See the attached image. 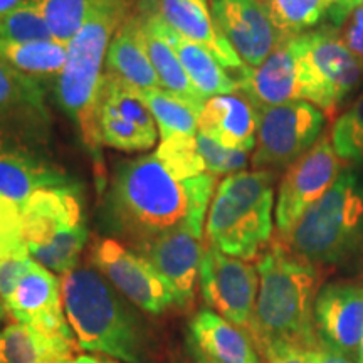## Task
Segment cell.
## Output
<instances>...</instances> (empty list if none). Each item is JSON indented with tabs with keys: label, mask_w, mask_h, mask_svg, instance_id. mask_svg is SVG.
<instances>
[{
	"label": "cell",
	"mask_w": 363,
	"mask_h": 363,
	"mask_svg": "<svg viewBox=\"0 0 363 363\" xmlns=\"http://www.w3.org/2000/svg\"><path fill=\"white\" fill-rule=\"evenodd\" d=\"M216 184L211 174L179 177L157 152L123 160L104 195L101 229L135 251L175 230L202 238Z\"/></svg>",
	"instance_id": "obj_1"
},
{
	"label": "cell",
	"mask_w": 363,
	"mask_h": 363,
	"mask_svg": "<svg viewBox=\"0 0 363 363\" xmlns=\"http://www.w3.org/2000/svg\"><path fill=\"white\" fill-rule=\"evenodd\" d=\"M61 296L81 350L123 363H155V338L148 325L93 266L66 272Z\"/></svg>",
	"instance_id": "obj_2"
},
{
	"label": "cell",
	"mask_w": 363,
	"mask_h": 363,
	"mask_svg": "<svg viewBox=\"0 0 363 363\" xmlns=\"http://www.w3.org/2000/svg\"><path fill=\"white\" fill-rule=\"evenodd\" d=\"M259 291L249 326L257 350L284 343L299 350L320 345L315 303L323 286V271L301 259L283 240H272L257 257Z\"/></svg>",
	"instance_id": "obj_3"
},
{
	"label": "cell",
	"mask_w": 363,
	"mask_h": 363,
	"mask_svg": "<svg viewBox=\"0 0 363 363\" xmlns=\"http://www.w3.org/2000/svg\"><path fill=\"white\" fill-rule=\"evenodd\" d=\"M281 240L323 272L358 259L363 254V169L345 167Z\"/></svg>",
	"instance_id": "obj_4"
},
{
	"label": "cell",
	"mask_w": 363,
	"mask_h": 363,
	"mask_svg": "<svg viewBox=\"0 0 363 363\" xmlns=\"http://www.w3.org/2000/svg\"><path fill=\"white\" fill-rule=\"evenodd\" d=\"M276 177L271 170L227 175L208 207L207 242L242 261L259 257L272 238Z\"/></svg>",
	"instance_id": "obj_5"
},
{
	"label": "cell",
	"mask_w": 363,
	"mask_h": 363,
	"mask_svg": "<svg viewBox=\"0 0 363 363\" xmlns=\"http://www.w3.org/2000/svg\"><path fill=\"white\" fill-rule=\"evenodd\" d=\"M136 0H121L99 11L67 44V61L57 78V101L66 115L78 125L86 147L101 172V152L96 140L94 111L99 86L103 81V62L113 35L133 11Z\"/></svg>",
	"instance_id": "obj_6"
},
{
	"label": "cell",
	"mask_w": 363,
	"mask_h": 363,
	"mask_svg": "<svg viewBox=\"0 0 363 363\" xmlns=\"http://www.w3.org/2000/svg\"><path fill=\"white\" fill-rule=\"evenodd\" d=\"M21 214L27 251L35 262L61 276L79 266L89 239L79 185L39 190Z\"/></svg>",
	"instance_id": "obj_7"
},
{
	"label": "cell",
	"mask_w": 363,
	"mask_h": 363,
	"mask_svg": "<svg viewBox=\"0 0 363 363\" xmlns=\"http://www.w3.org/2000/svg\"><path fill=\"white\" fill-rule=\"evenodd\" d=\"M257 140L251 165L254 170L291 167L315 147L323 135L325 113L308 101H291L261 108Z\"/></svg>",
	"instance_id": "obj_8"
},
{
	"label": "cell",
	"mask_w": 363,
	"mask_h": 363,
	"mask_svg": "<svg viewBox=\"0 0 363 363\" xmlns=\"http://www.w3.org/2000/svg\"><path fill=\"white\" fill-rule=\"evenodd\" d=\"M238 81L240 93L257 110L291 101L321 106L320 93L303 57L298 35L284 38L261 66L247 67Z\"/></svg>",
	"instance_id": "obj_9"
},
{
	"label": "cell",
	"mask_w": 363,
	"mask_h": 363,
	"mask_svg": "<svg viewBox=\"0 0 363 363\" xmlns=\"http://www.w3.org/2000/svg\"><path fill=\"white\" fill-rule=\"evenodd\" d=\"M91 262L104 279L140 311L163 315L175 306L170 288L147 257L111 238H99L91 247Z\"/></svg>",
	"instance_id": "obj_10"
},
{
	"label": "cell",
	"mask_w": 363,
	"mask_h": 363,
	"mask_svg": "<svg viewBox=\"0 0 363 363\" xmlns=\"http://www.w3.org/2000/svg\"><path fill=\"white\" fill-rule=\"evenodd\" d=\"M199 286L208 310L249 331L259 291L256 266L227 256L207 242L199 271Z\"/></svg>",
	"instance_id": "obj_11"
},
{
	"label": "cell",
	"mask_w": 363,
	"mask_h": 363,
	"mask_svg": "<svg viewBox=\"0 0 363 363\" xmlns=\"http://www.w3.org/2000/svg\"><path fill=\"white\" fill-rule=\"evenodd\" d=\"M345 169L330 135H321L310 152L298 158L279 182L274 219L279 239L293 230L303 214L326 194Z\"/></svg>",
	"instance_id": "obj_12"
},
{
	"label": "cell",
	"mask_w": 363,
	"mask_h": 363,
	"mask_svg": "<svg viewBox=\"0 0 363 363\" xmlns=\"http://www.w3.org/2000/svg\"><path fill=\"white\" fill-rule=\"evenodd\" d=\"M94 126L99 147L143 152L157 142L155 118L135 89L104 72L99 86Z\"/></svg>",
	"instance_id": "obj_13"
},
{
	"label": "cell",
	"mask_w": 363,
	"mask_h": 363,
	"mask_svg": "<svg viewBox=\"0 0 363 363\" xmlns=\"http://www.w3.org/2000/svg\"><path fill=\"white\" fill-rule=\"evenodd\" d=\"M51 111L40 81L0 57V142L39 150L49 143Z\"/></svg>",
	"instance_id": "obj_14"
},
{
	"label": "cell",
	"mask_w": 363,
	"mask_h": 363,
	"mask_svg": "<svg viewBox=\"0 0 363 363\" xmlns=\"http://www.w3.org/2000/svg\"><path fill=\"white\" fill-rule=\"evenodd\" d=\"M311 78L321 98V111L333 113L363 79V61L340 38L338 27L321 24L298 35Z\"/></svg>",
	"instance_id": "obj_15"
},
{
	"label": "cell",
	"mask_w": 363,
	"mask_h": 363,
	"mask_svg": "<svg viewBox=\"0 0 363 363\" xmlns=\"http://www.w3.org/2000/svg\"><path fill=\"white\" fill-rule=\"evenodd\" d=\"M6 308L19 323L30 326L54 343L78 350V342L62 308L61 281L39 262L33 259L21 276Z\"/></svg>",
	"instance_id": "obj_16"
},
{
	"label": "cell",
	"mask_w": 363,
	"mask_h": 363,
	"mask_svg": "<svg viewBox=\"0 0 363 363\" xmlns=\"http://www.w3.org/2000/svg\"><path fill=\"white\" fill-rule=\"evenodd\" d=\"M315 326L321 345L357 360L363 337V279L321 286L315 303Z\"/></svg>",
	"instance_id": "obj_17"
},
{
	"label": "cell",
	"mask_w": 363,
	"mask_h": 363,
	"mask_svg": "<svg viewBox=\"0 0 363 363\" xmlns=\"http://www.w3.org/2000/svg\"><path fill=\"white\" fill-rule=\"evenodd\" d=\"M212 17L247 67H257L284 39L261 0H212Z\"/></svg>",
	"instance_id": "obj_18"
},
{
	"label": "cell",
	"mask_w": 363,
	"mask_h": 363,
	"mask_svg": "<svg viewBox=\"0 0 363 363\" xmlns=\"http://www.w3.org/2000/svg\"><path fill=\"white\" fill-rule=\"evenodd\" d=\"M136 7L155 16L190 43L206 48L225 69L238 72L239 78L247 69L217 27L207 0H136Z\"/></svg>",
	"instance_id": "obj_19"
},
{
	"label": "cell",
	"mask_w": 363,
	"mask_h": 363,
	"mask_svg": "<svg viewBox=\"0 0 363 363\" xmlns=\"http://www.w3.org/2000/svg\"><path fill=\"white\" fill-rule=\"evenodd\" d=\"M203 247L206 246H202V238L190 230H175L136 251L152 262L169 286L175 306L190 310L195 301Z\"/></svg>",
	"instance_id": "obj_20"
},
{
	"label": "cell",
	"mask_w": 363,
	"mask_h": 363,
	"mask_svg": "<svg viewBox=\"0 0 363 363\" xmlns=\"http://www.w3.org/2000/svg\"><path fill=\"white\" fill-rule=\"evenodd\" d=\"M74 185L65 169L38 150L0 142V195L19 207L39 190Z\"/></svg>",
	"instance_id": "obj_21"
},
{
	"label": "cell",
	"mask_w": 363,
	"mask_h": 363,
	"mask_svg": "<svg viewBox=\"0 0 363 363\" xmlns=\"http://www.w3.org/2000/svg\"><path fill=\"white\" fill-rule=\"evenodd\" d=\"M189 348L202 363H261V353L247 330L212 310H199L189 323Z\"/></svg>",
	"instance_id": "obj_22"
},
{
	"label": "cell",
	"mask_w": 363,
	"mask_h": 363,
	"mask_svg": "<svg viewBox=\"0 0 363 363\" xmlns=\"http://www.w3.org/2000/svg\"><path fill=\"white\" fill-rule=\"evenodd\" d=\"M259 111L240 91L207 99L197 118V130L222 147L252 152Z\"/></svg>",
	"instance_id": "obj_23"
},
{
	"label": "cell",
	"mask_w": 363,
	"mask_h": 363,
	"mask_svg": "<svg viewBox=\"0 0 363 363\" xmlns=\"http://www.w3.org/2000/svg\"><path fill=\"white\" fill-rule=\"evenodd\" d=\"M106 72L128 84L136 93H147L160 89V81L147 51L142 38V21L133 11L113 35L106 52Z\"/></svg>",
	"instance_id": "obj_24"
},
{
	"label": "cell",
	"mask_w": 363,
	"mask_h": 363,
	"mask_svg": "<svg viewBox=\"0 0 363 363\" xmlns=\"http://www.w3.org/2000/svg\"><path fill=\"white\" fill-rule=\"evenodd\" d=\"M135 12L138 13L140 21H142V38L145 51H147L150 62H152L153 69L157 72L162 89L169 91L174 96L182 99L199 116L207 99L195 89L187 71L184 69L179 56L175 54L174 48L165 39V35L162 34L160 26H158L155 17L152 13L136 7V4Z\"/></svg>",
	"instance_id": "obj_25"
},
{
	"label": "cell",
	"mask_w": 363,
	"mask_h": 363,
	"mask_svg": "<svg viewBox=\"0 0 363 363\" xmlns=\"http://www.w3.org/2000/svg\"><path fill=\"white\" fill-rule=\"evenodd\" d=\"M157 22L158 26H160L162 34L165 35V39L169 40L172 48H174L175 54L179 56L184 69L187 71L189 78L195 86V89H197L203 98L211 99L214 96H222V94L238 93L239 81L234 79L233 76L227 72L225 67L212 56V52H208L206 48H202V45L190 43V40L182 38V35L174 33V30H170L167 26H163L158 19Z\"/></svg>",
	"instance_id": "obj_26"
},
{
	"label": "cell",
	"mask_w": 363,
	"mask_h": 363,
	"mask_svg": "<svg viewBox=\"0 0 363 363\" xmlns=\"http://www.w3.org/2000/svg\"><path fill=\"white\" fill-rule=\"evenodd\" d=\"M72 355V348L51 342L19 321L0 330V363H66Z\"/></svg>",
	"instance_id": "obj_27"
},
{
	"label": "cell",
	"mask_w": 363,
	"mask_h": 363,
	"mask_svg": "<svg viewBox=\"0 0 363 363\" xmlns=\"http://www.w3.org/2000/svg\"><path fill=\"white\" fill-rule=\"evenodd\" d=\"M0 57L13 69L38 81L59 78L67 61V44L56 39L35 43L0 40Z\"/></svg>",
	"instance_id": "obj_28"
},
{
	"label": "cell",
	"mask_w": 363,
	"mask_h": 363,
	"mask_svg": "<svg viewBox=\"0 0 363 363\" xmlns=\"http://www.w3.org/2000/svg\"><path fill=\"white\" fill-rule=\"evenodd\" d=\"M116 2L121 0H39L52 39L62 44H69L86 22Z\"/></svg>",
	"instance_id": "obj_29"
},
{
	"label": "cell",
	"mask_w": 363,
	"mask_h": 363,
	"mask_svg": "<svg viewBox=\"0 0 363 363\" xmlns=\"http://www.w3.org/2000/svg\"><path fill=\"white\" fill-rule=\"evenodd\" d=\"M284 38L315 29L337 0H261Z\"/></svg>",
	"instance_id": "obj_30"
},
{
	"label": "cell",
	"mask_w": 363,
	"mask_h": 363,
	"mask_svg": "<svg viewBox=\"0 0 363 363\" xmlns=\"http://www.w3.org/2000/svg\"><path fill=\"white\" fill-rule=\"evenodd\" d=\"M150 113L155 118L160 140L175 135H197V115L182 99L165 89H152L147 93H138Z\"/></svg>",
	"instance_id": "obj_31"
},
{
	"label": "cell",
	"mask_w": 363,
	"mask_h": 363,
	"mask_svg": "<svg viewBox=\"0 0 363 363\" xmlns=\"http://www.w3.org/2000/svg\"><path fill=\"white\" fill-rule=\"evenodd\" d=\"M52 39L39 0H24L0 22V40L35 43Z\"/></svg>",
	"instance_id": "obj_32"
},
{
	"label": "cell",
	"mask_w": 363,
	"mask_h": 363,
	"mask_svg": "<svg viewBox=\"0 0 363 363\" xmlns=\"http://www.w3.org/2000/svg\"><path fill=\"white\" fill-rule=\"evenodd\" d=\"M197 150L201 153L203 163H206L207 174L211 175H233L238 172L246 170L249 163V153L242 150H233L222 147L220 143L214 142L201 131L195 136Z\"/></svg>",
	"instance_id": "obj_33"
},
{
	"label": "cell",
	"mask_w": 363,
	"mask_h": 363,
	"mask_svg": "<svg viewBox=\"0 0 363 363\" xmlns=\"http://www.w3.org/2000/svg\"><path fill=\"white\" fill-rule=\"evenodd\" d=\"M27 254L21 207L0 195V259Z\"/></svg>",
	"instance_id": "obj_34"
},
{
	"label": "cell",
	"mask_w": 363,
	"mask_h": 363,
	"mask_svg": "<svg viewBox=\"0 0 363 363\" xmlns=\"http://www.w3.org/2000/svg\"><path fill=\"white\" fill-rule=\"evenodd\" d=\"M330 138L342 162L363 169V128H352V126L335 123Z\"/></svg>",
	"instance_id": "obj_35"
},
{
	"label": "cell",
	"mask_w": 363,
	"mask_h": 363,
	"mask_svg": "<svg viewBox=\"0 0 363 363\" xmlns=\"http://www.w3.org/2000/svg\"><path fill=\"white\" fill-rule=\"evenodd\" d=\"M30 262H33V257L29 254L0 259V296L4 301H7V298L11 296L13 288L19 283L21 276L27 271Z\"/></svg>",
	"instance_id": "obj_36"
},
{
	"label": "cell",
	"mask_w": 363,
	"mask_h": 363,
	"mask_svg": "<svg viewBox=\"0 0 363 363\" xmlns=\"http://www.w3.org/2000/svg\"><path fill=\"white\" fill-rule=\"evenodd\" d=\"M340 38L358 59L363 61V6L353 11L338 27Z\"/></svg>",
	"instance_id": "obj_37"
},
{
	"label": "cell",
	"mask_w": 363,
	"mask_h": 363,
	"mask_svg": "<svg viewBox=\"0 0 363 363\" xmlns=\"http://www.w3.org/2000/svg\"><path fill=\"white\" fill-rule=\"evenodd\" d=\"M259 353L267 363H310L305 350L284 343H272L261 348Z\"/></svg>",
	"instance_id": "obj_38"
},
{
	"label": "cell",
	"mask_w": 363,
	"mask_h": 363,
	"mask_svg": "<svg viewBox=\"0 0 363 363\" xmlns=\"http://www.w3.org/2000/svg\"><path fill=\"white\" fill-rule=\"evenodd\" d=\"M306 357L310 363H357L350 357L343 355V353L337 350H331V348L321 343L316 348H313V350H308Z\"/></svg>",
	"instance_id": "obj_39"
},
{
	"label": "cell",
	"mask_w": 363,
	"mask_h": 363,
	"mask_svg": "<svg viewBox=\"0 0 363 363\" xmlns=\"http://www.w3.org/2000/svg\"><path fill=\"white\" fill-rule=\"evenodd\" d=\"M363 6V0H337L328 12V24L340 27L355 9Z\"/></svg>",
	"instance_id": "obj_40"
},
{
	"label": "cell",
	"mask_w": 363,
	"mask_h": 363,
	"mask_svg": "<svg viewBox=\"0 0 363 363\" xmlns=\"http://www.w3.org/2000/svg\"><path fill=\"white\" fill-rule=\"evenodd\" d=\"M335 123L343 126H352V128H363V94L357 98V101L338 118Z\"/></svg>",
	"instance_id": "obj_41"
},
{
	"label": "cell",
	"mask_w": 363,
	"mask_h": 363,
	"mask_svg": "<svg viewBox=\"0 0 363 363\" xmlns=\"http://www.w3.org/2000/svg\"><path fill=\"white\" fill-rule=\"evenodd\" d=\"M24 0H0V22L11 13L13 9L19 7Z\"/></svg>",
	"instance_id": "obj_42"
},
{
	"label": "cell",
	"mask_w": 363,
	"mask_h": 363,
	"mask_svg": "<svg viewBox=\"0 0 363 363\" xmlns=\"http://www.w3.org/2000/svg\"><path fill=\"white\" fill-rule=\"evenodd\" d=\"M66 363H118V362L103 360V358L91 357V355H79V357H74V358H72V360L66 362Z\"/></svg>",
	"instance_id": "obj_43"
},
{
	"label": "cell",
	"mask_w": 363,
	"mask_h": 363,
	"mask_svg": "<svg viewBox=\"0 0 363 363\" xmlns=\"http://www.w3.org/2000/svg\"><path fill=\"white\" fill-rule=\"evenodd\" d=\"M6 313H7L6 301H4L2 296H0V323H2V320H4V316H6Z\"/></svg>",
	"instance_id": "obj_44"
},
{
	"label": "cell",
	"mask_w": 363,
	"mask_h": 363,
	"mask_svg": "<svg viewBox=\"0 0 363 363\" xmlns=\"http://www.w3.org/2000/svg\"><path fill=\"white\" fill-rule=\"evenodd\" d=\"M357 363H363V337H362V342H360V347H358V353H357Z\"/></svg>",
	"instance_id": "obj_45"
},
{
	"label": "cell",
	"mask_w": 363,
	"mask_h": 363,
	"mask_svg": "<svg viewBox=\"0 0 363 363\" xmlns=\"http://www.w3.org/2000/svg\"><path fill=\"white\" fill-rule=\"evenodd\" d=\"M194 363H202V362H197V360H194Z\"/></svg>",
	"instance_id": "obj_46"
}]
</instances>
